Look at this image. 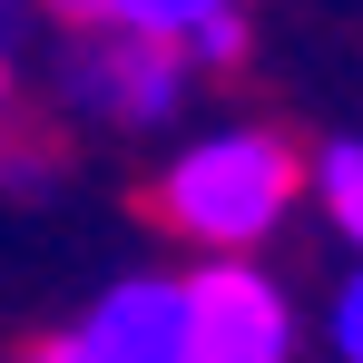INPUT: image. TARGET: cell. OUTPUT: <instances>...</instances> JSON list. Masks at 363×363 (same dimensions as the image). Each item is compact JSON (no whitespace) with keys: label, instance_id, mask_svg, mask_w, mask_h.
<instances>
[{"label":"cell","instance_id":"30bf717a","mask_svg":"<svg viewBox=\"0 0 363 363\" xmlns=\"http://www.w3.org/2000/svg\"><path fill=\"white\" fill-rule=\"evenodd\" d=\"M0 138H10V60H0Z\"/></svg>","mask_w":363,"mask_h":363},{"label":"cell","instance_id":"5b68a950","mask_svg":"<svg viewBox=\"0 0 363 363\" xmlns=\"http://www.w3.org/2000/svg\"><path fill=\"white\" fill-rule=\"evenodd\" d=\"M304 196H314V206H324V226L363 255V138L314 147V157H304Z\"/></svg>","mask_w":363,"mask_h":363},{"label":"cell","instance_id":"52a82bcc","mask_svg":"<svg viewBox=\"0 0 363 363\" xmlns=\"http://www.w3.org/2000/svg\"><path fill=\"white\" fill-rule=\"evenodd\" d=\"M177 50H186V69H245V20H236V10H216V20L186 30Z\"/></svg>","mask_w":363,"mask_h":363},{"label":"cell","instance_id":"277c9868","mask_svg":"<svg viewBox=\"0 0 363 363\" xmlns=\"http://www.w3.org/2000/svg\"><path fill=\"white\" fill-rule=\"evenodd\" d=\"M89 363H196L186 354V275H118L69 324Z\"/></svg>","mask_w":363,"mask_h":363},{"label":"cell","instance_id":"6da1fadb","mask_svg":"<svg viewBox=\"0 0 363 363\" xmlns=\"http://www.w3.org/2000/svg\"><path fill=\"white\" fill-rule=\"evenodd\" d=\"M295 196H304V157H295V138H275V128H206L147 186L157 226L177 245H196V255H255L295 216Z\"/></svg>","mask_w":363,"mask_h":363},{"label":"cell","instance_id":"ba28073f","mask_svg":"<svg viewBox=\"0 0 363 363\" xmlns=\"http://www.w3.org/2000/svg\"><path fill=\"white\" fill-rule=\"evenodd\" d=\"M324 344H334V363H363V255L344 275V295L324 304Z\"/></svg>","mask_w":363,"mask_h":363},{"label":"cell","instance_id":"9c48e42d","mask_svg":"<svg viewBox=\"0 0 363 363\" xmlns=\"http://www.w3.org/2000/svg\"><path fill=\"white\" fill-rule=\"evenodd\" d=\"M20 363H89V354H79V344H69V334H60V344H30V354H20Z\"/></svg>","mask_w":363,"mask_h":363},{"label":"cell","instance_id":"7a4b0ae2","mask_svg":"<svg viewBox=\"0 0 363 363\" xmlns=\"http://www.w3.org/2000/svg\"><path fill=\"white\" fill-rule=\"evenodd\" d=\"M186 354L196 363H295V304L255 255H196L186 275Z\"/></svg>","mask_w":363,"mask_h":363},{"label":"cell","instance_id":"8992f818","mask_svg":"<svg viewBox=\"0 0 363 363\" xmlns=\"http://www.w3.org/2000/svg\"><path fill=\"white\" fill-rule=\"evenodd\" d=\"M216 10H236V0H89V20L99 30H128V40H186Z\"/></svg>","mask_w":363,"mask_h":363},{"label":"cell","instance_id":"3957f363","mask_svg":"<svg viewBox=\"0 0 363 363\" xmlns=\"http://www.w3.org/2000/svg\"><path fill=\"white\" fill-rule=\"evenodd\" d=\"M186 50L177 40H128V30H108V40H89L79 60H69V108L99 128H167L186 108Z\"/></svg>","mask_w":363,"mask_h":363}]
</instances>
